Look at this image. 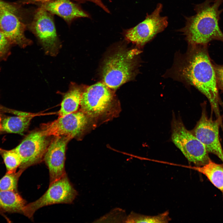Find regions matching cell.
I'll use <instances>...</instances> for the list:
<instances>
[{"instance_id": "13", "label": "cell", "mask_w": 223, "mask_h": 223, "mask_svg": "<svg viewBox=\"0 0 223 223\" xmlns=\"http://www.w3.org/2000/svg\"><path fill=\"white\" fill-rule=\"evenodd\" d=\"M24 18L8 11L0 12V31L10 43L21 47H25L32 43L25 35L28 24L25 22Z\"/></svg>"}, {"instance_id": "11", "label": "cell", "mask_w": 223, "mask_h": 223, "mask_svg": "<svg viewBox=\"0 0 223 223\" xmlns=\"http://www.w3.org/2000/svg\"><path fill=\"white\" fill-rule=\"evenodd\" d=\"M112 98L109 88L104 83L93 85L82 93L80 105L82 112L90 116L99 115L108 108Z\"/></svg>"}, {"instance_id": "25", "label": "cell", "mask_w": 223, "mask_h": 223, "mask_svg": "<svg viewBox=\"0 0 223 223\" xmlns=\"http://www.w3.org/2000/svg\"><path fill=\"white\" fill-rule=\"evenodd\" d=\"M10 43L4 34L0 31V57L7 52Z\"/></svg>"}, {"instance_id": "7", "label": "cell", "mask_w": 223, "mask_h": 223, "mask_svg": "<svg viewBox=\"0 0 223 223\" xmlns=\"http://www.w3.org/2000/svg\"><path fill=\"white\" fill-rule=\"evenodd\" d=\"M206 104L205 102L202 104L201 117L191 132L204 145L208 153L216 155L223 162V150L219 133L221 126L223 130V117L214 120L211 111L209 117Z\"/></svg>"}, {"instance_id": "23", "label": "cell", "mask_w": 223, "mask_h": 223, "mask_svg": "<svg viewBox=\"0 0 223 223\" xmlns=\"http://www.w3.org/2000/svg\"><path fill=\"white\" fill-rule=\"evenodd\" d=\"M54 0H19L18 3L22 5L26 4H41L50 1ZM79 2L90 1L98 5L104 11L107 10V7L103 4L102 0H71Z\"/></svg>"}, {"instance_id": "4", "label": "cell", "mask_w": 223, "mask_h": 223, "mask_svg": "<svg viewBox=\"0 0 223 223\" xmlns=\"http://www.w3.org/2000/svg\"><path fill=\"white\" fill-rule=\"evenodd\" d=\"M171 138L176 146L190 162L203 166L211 159L204 145L185 127L181 119L173 117Z\"/></svg>"}, {"instance_id": "6", "label": "cell", "mask_w": 223, "mask_h": 223, "mask_svg": "<svg viewBox=\"0 0 223 223\" xmlns=\"http://www.w3.org/2000/svg\"><path fill=\"white\" fill-rule=\"evenodd\" d=\"M77 194L66 173L50 184L48 190L39 199L26 205L23 213L31 218L37 210L43 207L55 204L72 203Z\"/></svg>"}, {"instance_id": "5", "label": "cell", "mask_w": 223, "mask_h": 223, "mask_svg": "<svg viewBox=\"0 0 223 223\" xmlns=\"http://www.w3.org/2000/svg\"><path fill=\"white\" fill-rule=\"evenodd\" d=\"M27 27L37 37L46 54L52 56L57 55L61 45L52 14L40 6L35 11Z\"/></svg>"}, {"instance_id": "24", "label": "cell", "mask_w": 223, "mask_h": 223, "mask_svg": "<svg viewBox=\"0 0 223 223\" xmlns=\"http://www.w3.org/2000/svg\"><path fill=\"white\" fill-rule=\"evenodd\" d=\"M219 89L223 91V65L213 64Z\"/></svg>"}, {"instance_id": "27", "label": "cell", "mask_w": 223, "mask_h": 223, "mask_svg": "<svg viewBox=\"0 0 223 223\" xmlns=\"http://www.w3.org/2000/svg\"><path fill=\"white\" fill-rule=\"evenodd\" d=\"M221 107H222V109H223V104H222V105H221Z\"/></svg>"}, {"instance_id": "22", "label": "cell", "mask_w": 223, "mask_h": 223, "mask_svg": "<svg viewBox=\"0 0 223 223\" xmlns=\"http://www.w3.org/2000/svg\"><path fill=\"white\" fill-rule=\"evenodd\" d=\"M20 5L17 3L8 2L0 0V12L6 11L19 16L24 17V12Z\"/></svg>"}, {"instance_id": "3", "label": "cell", "mask_w": 223, "mask_h": 223, "mask_svg": "<svg viewBox=\"0 0 223 223\" xmlns=\"http://www.w3.org/2000/svg\"><path fill=\"white\" fill-rule=\"evenodd\" d=\"M139 52L121 49L107 57L102 70L104 83L116 89L131 80L135 68L134 56Z\"/></svg>"}, {"instance_id": "2", "label": "cell", "mask_w": 223, "mask_h": 223, "mask_svg": "<svg viewBox=\"0 0 223 223\" xmlns=\"http://www.w3.org/2000/svg\"><path fill=\"white\" fill-rule=\"evenodd\" d=\"M223 2V0H205L195 6V15L185 17V26L178 31L185 36L189 45L207 46L214 40L223 42L219 24Z\"/></svg>"}, {"instance_id": "17", "label": "cell", "mask_w": 223, "mask_h": 223, "mask_svg": "<svg viewBox=\"0 0 223 223\" xmlns=\"http://www.w3.org/2000/svg\"><path fill=\"white\" fill-rule=\"evenodd\" d=\"M26 205L25 201L17 191L0 190V210L23 213Z\"/></svg>"}, {"instance_id": "18", "label": "cell", "mask_w": 223, "mask_h": 223, "mask_svg": "<svg viewBox=\"0 0 223 223\" xmlns=\"http://www.w3.org/2000/svg\"><path fill=\"white\" fill-rule=\"evenodd\" d=\"M195 168L205 175L210 181L220 190L223 195V162L218 164L210 159L205 165Z\"/></svg>"}, {"instance_id": "1", "label": "cell", "mask_w": 223, "mask_h": 223, "mask_svg": "<svg viewBox=\"0 0 223 223\" xmlns=\"http://www.w3.org/2000/svg\"><path fill=\"white\" fill-rule=\"evenodd\" d=\"M167 74L169 77L194 86L208 99L216 118L221 117L216 73L207 46L189 45L183 55L176 58Z\"/></svg>"}, {"instance_id": "26", "label": "cell", "mask_w": 223, "mask_h": 223, "mask_svg": "<svg viewBox=\"0 0 223 223\" xmlns=\"http://www.w3.org/2000/svg\"><path fill=\"white\" fill-rule=\"evenodd\" d=\"M1 119L0 115V131L2 129V124H1Z\"/></svg>"}, {"instance_id": "20", "label": "cell", "mask_w": 223, "mask_h": 223, "mask_svg": "<svg viewBox=\"0 0 223 223\" xmlns=\"http://www.w3.org/2000/svg\"><path fill=\"white\" fill-rule=\"evenodd\" d=\"M23 171L20 169L17 173L7 172L0 179V190L17 191L18 179Z\"/></svg>"}, {"instance_id": "12", "label": "cell", "mask_w": 223, "mask_h": 223, "mask_svg": "<svg viewBox=\"0 0 223 223\" xmlns=\"http://www.w3.org/2000/svg\"><path fill=\"white\" fill-rule=\"evenodd\" d=\"M71 139L65 136H56L47 147L43 159L49 171L50 184L66 174V148Z\"/></svg>"}, {"instance_id": "10", "label": "cell", "mask_w": 223, "mask_h": 223, "mask_svg": "<svg viewBox=\"0 0 223 223\" xmlns=\"http://www.w3.org/2000/svg\"><path fill=\"white\" fill-rule=\"evenodd\" d=\"M87 122L85 114L82 111L76 112L43 125L42 130L48 136H65L72 139L83 132Z\"/></svg>"}, {"instance_id": "9", "label": "cell", "mask_w": 223, "mask_h": 223, "mask_svg": "<svg viewBox=\"0 0 223 223\" xmlns=\"http://www.w3.org/2000/svg\"><path fill=\"white\" fill-rule=\"evenodd\" d=\"M48 137L42 130L33 132L14 149L21 160L20 169L24 171L42 161L48 146Z\"/></svg>"}, {"instance_id": "21", "label": "cell", "mask_w": 223, "mask_h": 223, "mask_svg": "<svg viewBox=\"0 0 223 223\" xmlns=\"http://www.w3.org/2000/svg\"><path fill=\"white\" fill-rule=\"evenodd\" d=\"M2 156L7 168V172H15L21 163V160L18 154L13 149L4 151L2 153Z\"/></svg>"}, {"instance_id": "19", "label": "cell", "mask_w": 223, "mask_h": 223, "mask_svg": "<svg viewBox=\"0 0 223 223\" xmlns=\"http://www.w3.org/2000/svg\"><path fill=\"white\" fill-rule=\"evenodd\" d=\"M167 212L155 216L144 215L132 212L126 217V223H167L170 220Z\"/></svg>"}, {"instance_id": "14", "label": "cell", "mask_w": 223, "mask_h": 223, "mask_svg": "<svg viewBox=\"0 0 223 223\" xmlns=\"http://www.w3.org/2000/svg\"><path fill=\"white\" fill-rule=\"evenodd\" d=\"M40 6L52 14L61 17L68 24L77 18L89 17L87 13L70 0H54Z\"/></svg>"}, {"instance_id": "8", "label": "cell", "mask_w": 223, "mask_h": 223, "mask_svg": "<svg viewBox=\"0 0 223 223\" xmlns=\"http://www.w3.org/2000/svg\"><path fill=\"white\" fill-rule=\"evenodd\" d=\"M162 8L161 3L158 4L155 10L147 15L144 20L126 30L125 34L126 39L138 45L142 46L163 31L168 25V19L166 16L160 15Z\"/></svg>"}, {"instance_id": "16", "label": "cell", "mask_w": 223, "mask_h": 223, "mask_svg": "<svg viewBox=\"0 0 223 223\" xmlns=\"http://www.w3.org/2000/svg\"><path fill=\"white\" fill-rule=\"evenodd\" d=\"M83 92L79 87L74 83L70 85L69 89L64 94L59 112V117L76 112L80 105Z\"/></svg>"}, {"instance_id": "15", "label": "cell", "mask_w": 223, "mask_h": 223, "mask_svg": "<svg viewBox=\"0 0 223 223\" xmlns=\"http://www.w3.org/2000/svg\"><path fill=\"white\" fill-rule=\"evenodd\" d=\"M16 116L4 118L1 122V131L8 133L22 134L28 127L33 116L25 112L12 111Z\"/></svg>"}]
</instances>
